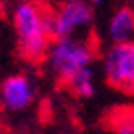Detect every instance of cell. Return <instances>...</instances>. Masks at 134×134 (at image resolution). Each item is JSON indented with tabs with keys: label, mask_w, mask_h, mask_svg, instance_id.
Returning <instances> with one entry per match:
<instances>
[{
	"label": "cell",
	"mask_w": 134,
	"mask_h": 134,
	"mask_svg": "<svg viewBox=\"0 0 134 134\" xmlns=\"http://www.w3.org/2000/svg\"><path fill=\"white\" fill-rule=\"evenodd\" d=\"M94 58L96 46L92 40L82 36H70V38L52 40L44 56V64L56 80L66 84L80 70L92 68Z\"/></svg>",
	"instance_id": "obj_2"
},
{
	"label": "cell",
	"mask_w": 134,
	"mask_h": 134,
	"mask_svg": "<svg viewBox=\"0 0 134 134\" xmlns=\"http://www.w3.org/2000/svg\"><path fill=\"white\" fill-rule=\"evenodd\" d=\"M94 20V6L88 0H62L56 12L50 14L52 40L76 36L78 30H86Z\"/></svg>",
	"instance_id": "obj_4"
},
{
	"label": "cell",
	"mask_w": 134,
	"mask_h": 134,
	"mask_svg": "<svg viewBox=\"0 0 134 134\" xmlns=\"http://www.w3.org/2000/svg\"><path fill=\"white\" fill-rule=\"evenodd\" d=\"M66 86L72 90L76 98L88 100L96 94V80H94V68H84L78 74H74L72 78L66 82Z\"/></svg>",
	"instance_id": "obj_7"
},
{
	"label": "cell",
	"mask_w": 134,
	"mask_h": 134,
	"mask_svg": "<svg viewBox=\"0 0 134 134\" xmlns=\"http://www.w3.org/2000/svg\"><path fill=\"white\" fill-rule=\"evenodd\" d=\"M12 28L18 52L26 60H42L52 42L50 12L36 0H22L12 10Z\"/></svg>",
	"instance_id": "obj_1"
},
{
	"label": "cell",
	"mask_w": 134,
	"mask_h": 134,
	"mask_svg": "<svg viewBox=\"0 0 134 134\" xmlns=\"http://www.w3.org/2000/svg\"><path fill=\"white\" fill-rule=\"evenodd\" d=\"M114 134H134V116L132 114H118L114 118Z\"/></svg>",
	"instance_id": "obj_8"
},
{
	"label": "cell",
	"mask_w": 134,
	"mask_h": 134,
	"mask_svg": "<svg viewBox=\"0 0 134 134\" xmlns=\"http://www.w3.org/2000/svg\"><path fill=\"white\" fill-rule=\"evenodd\" d=\"M102 76L108 86L134 94V40L106 48L102 54Z\"/></svg>",
	"instance_id": "obj_3"
},
{
	"label": "cell",
	"mask_w": 134,
	"mask_h": 134,
	"mask_svg": "<svg viewBox=\"0 0 134 134\" xmlns=\"http://www.w3.org/2000/svg\"><path fill=\"white\" fill-rule=\"evenodd\" d=\"M38 98V88L30 74L14 72L0 82V106L10 114H22L32 108Z\"/></svg>",
	"instance_id": "obj_5"
},
{
	"label": "cell",
	"mask_w": 134,
	"mask_h": 134,
	"mask_svg": "<svg viewBox=\"0 0 134 134\" xmlns=\"http://www.w3.org/2000/svg\"><path fill=\"white\" fill-rule=\"evenodd\" d=\"M0 134H2V124H0Z\"/></svg>",
	"instance_id": "obj_10"
},
{
	"label": "cell",
	"mask_w": 134,
	"mask_h": 134,
	"mask_svg": "<svg viewBox=\"0 0 134 134\" xmlns=\"http://www.w3.org/2000/svg\"><path fill=\"white\" fill-rule=\"evenodd\" d=\"M106 36L112 44L134 40V8L132 6H120L112 12L110 20H108Z\"/></svg>",
	"instance_id": "obj_6"
},
{
	"label": "cell",
	"mask_w": 134,
	"mask_h": 134,
	"mask_svg": "<svg viewBox=\"0 0 134 134\" xmlns=\"http://www.w3.org/2000/svg\"><path fill=\"white\" fill-rule=\"evenodd\" d=\"M88 2H90L92 6H102L104 2H106V0H88Z\"/></svg>",
	"instance_id": "obj_9"
}]
</instances>
